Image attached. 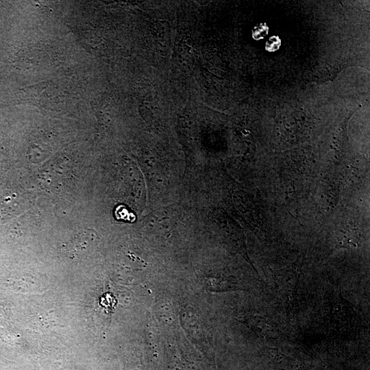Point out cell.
Wrapping results in <instances>:
<instances>
[{"instance_id": "7a4b0ae2", "label": "cell", "mask_w": 370, "mask_h": 370, "mask_svg": "<svg viewBox=\"0 0 370 370\" xmlns=\"http://www.w3.org/2000/svg\"><path fill=\"white\" fill-rule=\"evenodd\" d=\"M281 45V40L277 36H271L267 40L265 49L269 51H274L279 49Z\"/></svg>"}, {"instance_id": "6da1fadb", "label": "cell", "mask_w": 370, "mask_h": 370, "mask_svg": "<svg viewBox=\"0 0 370 370\" xmlns=\"http://www.w3.org/2000/svg\"><path fill=\"white\" fill-rule=\"evenodd\" d=\"M269 32V27L266 23H260L258 25H256L252 32L253 37L256 40H260L264 38Z\"/></svg>"}]
</instances>
